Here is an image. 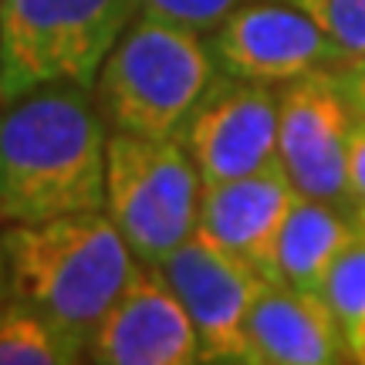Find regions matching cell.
Returning a JSON list of instances; mask_svg holds the SVG:
<instances>
[{"label": "cell", "instance_id": "6da1fadb", "mask_svg": "<svg viewBox=\"0 0 365 365\" xmlns=\"http://www.w3.org/2000/svg\"><path fill=\"white\" fill-rule=\"evenodd\" d=\"M108 122L95 91L48 85L0 105V223L105 210Z\"/></svg>", "mask_w": 365, "mask_h": 365}, {"label": "cell", "instance_id": "7a4b0ae2", "mask_svg": "<svg viewBox=\"0 0 365 365\" xmlns=\"http://www.w3.org/2000/svg\"><path fill=\"white\" fill-rule=\"evenodd\" d=\"M4 247L11 298L38 308L85 345L139 264L105 210L11 223Z\"/></svg>", "mask_w": 365, "mask_h": 365}, {"label": "cell", "instance_id": "3957f363", "mask_svg": "<svg viewBox=\"0 0 365 365\" xmlns=\"http://www.w3.org/2000/svg\"><path fill=\"white\" fill-rule=\"evenodd\" d=\"M217 75L207 34L135 14L95 78V105L112 132L182 139Z\"/></svg>", "mask_w": 365, "mask_h": 365}, {"label": "cell", "instance_id": "277c9868", "mask_svg": "<svg viewBox=\"0 0 365 365\" xmlns=\"http://www.w3.org/2000/svg\"><path fill=\"white\" fill-rule=\"evenodd\" d=\"M135 14V0H0L4 98L48 85L95 91L105 58Z\"/></svg>", "mask_w": 365, "mask_h": 365}, {"label": "cell", "instance_id": "5b68a950", "mask_svg": "<svg viewBox=\"0 0 365 365\" xmlns=\"http://www.w3.org/2000/svg\"><path fill=\"white\" fill-rule=\"evenodd\" d=\"M203 180L182 139L108 132L105 213L125 237L135 261L159 264L200 223Z\"/></svg>", "mask_w": 365, "mask_h": 365}, {"label": "cell", "instance_id": "8992f818", "mask_svg": "<svg viewBox=\"0 0 365 365\" xmlns=\"http://www.w3.org/2000/svg\"><path fill=\"white\" fill-rule=\"evenodd\" d=\"M277 166L301 196L325 200L352 213L349 186V135L355 108L341 88L339 71L322 68L277 85Z\"/></svg>", "mask_w": 365, "mask_h": 365}, {"label": "cell", "instance_id": "52a82bcc", "mask_svg": "<svg viewBox=\"0 0 365 365\" xmlns=\"http://www.w3.org/2000/svg\"><path fill=\"white\" fill-rule=\"evenodd\" d=\"M159 271L193 318L203 362L250 365L247 314L267 284L261 274L227 254L200 227L166 261H159Z\"/></svg>", "mask_w": 365, "mask_h": 365}, {"label": "cell", "instance_id": "ba28073f", "mask_svg": "<svg viewBox=\"0 0 365 365\" xmlns=\"http://www.w3.org/2000/svg\"><path fill=\"white\" fill-rule=\"evenodd\" d=\"M207 48L223 75L264 85L349 65V58L312 17L281 0H247L207 34Z\"/></svg>", "mask_w": 365, "mask_h": 365}, {"label": "cell", "instance_id": "9c48e42d", "mask_svg": "<svg viewBox=\"0 0 365 365\" xmlns=\"http://www.w3.org/2000/svg\"><path fill=\"white\" fill-rule=\"evenodd\" d=\"M277 85L220 71L182 132V145L203 186L277 166Z\"/></svg>", "mask_w": 365, "mask_h": 365}, {"label": "cell", "instance_id": "30bf717a", "mask_svg": "<svg viewBox=\"0 0 365 365\" xmlns=\"http://www.w3.org/2000/svg\"><path fill=\"white\" fill-rule=\"evenodd\" d=\"M85 362L98 365H196L203 345L190 312L159 264H135L122 294L95 325Z\"/></svg>", "mask_w": 365, "mask_h": 365}, {"label": "cell", "instance_id": "8fae6325", "mask_svg": "<svg viewBox=\"0 0 365 365\" xmlns=\"http://www.w3.org/2000/svg\"><path fill=\"white\" fill-rule=\"evenodd\" d=\"M298 190L281 166H267L250 176L210 182L200 196V230L227 254L274 281V240L281 234Z\"/></svg>", "mask_w": 365, "mask_h": 365}, {"label": "cell", "instance_id": "7c38bea8", "mask_svg": "<svg viewBox=\"0 0 365 365\" xmlns=\"http://www.w3.org/2000/svg\"><path fill=\"white\" fill-rule=\"evenodd\" d=\"M250 365L352 362L341 325L322 291L267 281L247 314Z\"/></svg>", "mask_w": 365, "mask_h": 365}, {"label": "cell", "instance_id": "4fadbf2b", "mask_svg": "<svg viewBox=\"0 0 365 365\" xmlns=\"http://www.w3.org/2000/svg\"><path fill=\"white\" fill-rule=\"evenodd\" d=\"M355 237L359 227L349 210L298 193L274 240V284L322 291L331 264Z\"/></svg>", "mask_w": 365, "mask_h": 365}, {"label": "cell", "instance_id": "5bb4252c", "mask_svg": "<svg viewBox=\"0 0 365 365\" xmlns=\"http://www.w3.org/2000/svg\"><path fill=\"white\" fill-rule=\"evenodd\" d=\"M85 362V341L68 335L48 314L11 298L0 308V365Z\"/></svg>", "mask_w": 365, "mask_h": 365}, {"label": "cell", "instance_id": "9a60e30c", "mask_svg": "<svg viewBox=\"0 0 365 365\" xmlns=\"http://www.w3.org/2000/svg\"><path fill=\"white\" fill-rule=\"evenodd\" d=\"M331 312L339 318L349 359L365 365V234H359L331 264L328 281L322 287Z\"/></svg>", "mask_w": 365, "mask_h": 365}, {"label": "cell", "instance_id": "2e32d148", "mask_svg": "<svg viewBox=\"0 0 365 365\" xmlns=\"http://www.w3.org/2000/svg\"><path fill=\"white\" fill-rule=\"evenodd\" d=\"M281 4L312 17L345 51L349 61L365 54V0H281Z\"/></svg>", "mask_w": 365, "mask_h": 365}, {"label": "cell", "instance_id": "e0dca14e", "mask_svg": "<svg viewBox=\"0 0 365 365\" xmlns=\"http://www.w3.org/2000/svg\"><path fill=\"white\" fill-rule=\"evenodd\" d=\"M240 4H247V0H135L139 14H153L159 21L193 27L200 34H210Z\"/></svg>", "mask_w": 365, "mask_h": 365}, {"label": "cell", "instance_id": "ac0fdd59", "mask_svg": "<svg viewBox=\"0 0 365 365\" xmlns=\"http://www.w3.org/2000/svg\"><path fill=\"white\" fill-rule=\"evenodd\" d=\"M349 186L352 200L365 203V118L355 115L352 135H349Z\"/></svg>", "mask_w": 365, "mask_h": 365}, {"label": "cell", "instance_id": "d6986e66", "mask_svg": "<svg viewBox=\"0 0 365 365\" xmlns=\"http://www.w3.org/2000/svg\"><path fill=\"white\" fill-rule=\"evenodd\" d=\"M335 71H339V81L345 88V95H349V102H352L355 115L365 118V71L355 65H339Z\"/></svg>", "mask_w": 365, "mask_h": 365}, {"label": "cell", "instance_id": "ffe728a7", "mask_svg": "<svg viewBox=\"0 0 365 365\" xmlns=\"http://www.w3.org/2000/svg\"><path fill=\"white\" fill-rule=\"evenodd\" d=\"M11 301V264H7V247H4V234H0V308Z\"/></svg>", "mask_w": 365, "mask_h": 365}, {"label": "cell", "instance_id": "44dd1931", "mask_svg": "<svg viewBox=\"0 0 365 365\" xmlns=\"http://www.w3.org/2000/svg\"><path fill=\"white\" fill-rule=\"evenodd\" d=\"M352 220L359 227V234H365V203H355L352 207Z\"/></svg>", "mask_w": 365, "mask_h": 365}, {"label": "cell", "instance_id": "7402d4cb", "mask_svg": "<svg viewBox=\"0 0 365 365\" xmlns=\"http://www.w3.org/2000/svg\"><path fill=\"white\" fill-rule=\"evenodd\" d=\"M349 65H355V68H362V71H365V54H362V58H355V61H349Z\"/></svg>", "mask_w": 365, "mask_h": 365}, {"label": "cell", "instance_id": "603a6c76", "mask_svg": "<svg viewBox=\"0 0 365 365\" xmlns=\"http://www.w3.org/2000/svg\"><path fill=\"white\" fill-rule=\"evenodd\" d=\"M4 102H7V98H4V81H0V105H4Z\"/></svg>", "mask_w": 365, "mask_h": 365}]
</instances>
